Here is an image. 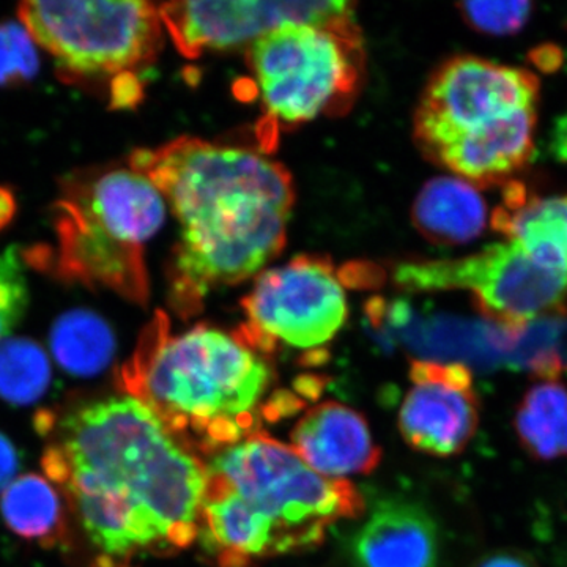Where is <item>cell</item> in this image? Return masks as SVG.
I'll use <instances>...</instances> for the list:
<instances>
[{"instance_id":"cell-3","label":"cell","mask_w":567,"mask_h":567,"mask_svg":"<svg viewBox=\"0 0 567 567\" xmlns=\"http://www.w3.org/2000/svg\"><path fill=\"white\" fill-rule=\"evenodd\" d=\"M361 511L349 481L319 475L292 447L251 434L207 466L197 537L219 566L249 567L319 546L331 525Z\"/></svg>"},{"instance_id":"cell-19","label":"cell","mask_w":567,"mask_h":567,"mask_svg":"<svg viewBox=\"0 0 567 567\" xmlns=\"http://www.w3.org/2000/svg\"><path fill=\"white\" fill-rule=\"evenodd\" d=\"M50 341L58 364L81 379L102 374L114 360V331L102 316L89 309H73L59 317Z\"/></svg>"},{"instance_id":"cell-13","label":"cell","mask_w":567,"mask_h":567,"mask_svg":"<svg viewBox=\"0 0 567 567\" xmlns=\"http://www.w3.org/2000/svg\"><path fill=\"white\" fill-rule=\"evenodd\" d=\"M290 440L295 453L330 480L371 473L382 457L364 417L333 401L312 406Z\"/></svg>"},{"instance_id":"cell-1","label":"cell","mask_w":567,"mask_h":567,"mask_svg":"<svg viewBox=\"0 0 567 567\" xmlns=\"http://www.w3.org/2000/svg\"><path fill=\"white\" fill-rule=\"evenodd\" d=\"M41 464L100 567H133L199 536L207 466L136 395L66 413Z\"/></svg>"},{"instance_id":"cell-24","label":"cell","mask_w":567,"mask_h":567,"mask_svg":"<svg viewBox=\"0 0 567 567\" xmlns=\"http://www.w3.org/2000/svg\"><path fill=\"white\" fill-rule=\"evenodd\" d=\"M473 567H539L535 558L518 548H499L481 558Z\"/></svg>"},{"instance_id":"cell-10","label":"cell","mask_w":567,"mask_h":567,"mask_svg":"<svg viewBox=\"0 0 567 567\" xmlns=\"http://www.w3.org/2000/svg\"><path fill=\"white\" fill-rule=\"evenodd\" d=\"M244 311L246 324L238 333L257 352L278 346L317 349L341 331L349 316L344 278L324 257L298 256L257 275Z\"/></svg>"},{"instance_id":"cell-23","label":"cell","mask_w":567,"mask_h":567,"mask_svg":"<svg viewBox=\"0 0 567 567\" xmlns=\"http://www.w3.org/2000/svg\"><path fill=\"white\" fill-rule=\"evenodd\" d=\"M529 2H465L458 6L465 21L486 35L506 37L520 31L532 14Z\"/></svg>"},{"instance_id":"cell-27","label":"cell","mask_w":567,"mask_h":567,"mask_svg":"<svg viewBox=\"0 0 567 567\" xmlns=\"http://www.w3.org/2000/svg\"><path fill=\"white\" fill-rule=\"evenodd\" d=\"M14 213H17V199L13 192L0 186V233L13 221Z\"/></svg>"},{"instance_id":"cell-21","label":"cell","mask_w":567,"mask_h":567,"mask_svg":"<svg viewBox=\"0 0 567 567\" xmlns=\"http://www.w3.org/2000/svg\"><path fill=\"white\" fill-rule=\"evenodd\" d=\"M29 306L25 260L17 246L0 252V342L9 339Z\"/></svg>"},{"instance_id":"cell-11","label":"cell","mask_w":567,"mask_h":567,"mask_svg":"<svg viewBox=\"0 0 567 567\" xmlns=\"http://www.w3.org/2000/svg\"><path fill=\"white\" fill-rule=\"evenodd\" d=\"M164 29L186 58L207 51L252 44L293 22L353 20L350 2H282V0H197L158 7Z\"/></svg>"},{"instance_id":"cell-12","label":"cell","mask_w":567,"mask_h":567,"mask_svg":"<svg viewBox=\"0 0 567 567\" xmlns=\"http://www.w3.org/2000/svg\"><path fill=\"white\" fill-rule=\"evenodd\" d=\"M399 429L406 443L436 457L461 454L480 425V398L472 371L461 363L415 361Z\"/></svg>"},{"instance_id":"cell-22","label":"cell","mask_w":567,"mask_h":567,"mask_svg":"<svg viewBox=\"0 0 567 567\" xmlns=\"http://www.w3.org/2000/svg\"><path fill=\"white\" fill-rule=\"evenodd\" d=\"M40 62L37 44L18 22L0 24V87L25 84L35 76Z\"/></svg>"},{"instance_id":"cell-2","label":"cell","mask_w":567,"mask_h":567,"mask_svg":"<svg viewBox=\"0 0 567 567\" xmlns=\"http://www.w3.org/2000/svg\"><path fill=\"white\" fill-rule=\"evenodd\" d=\"M128 166L159 189L181 226L169 300L182 316L207 295L262 274L286 245L295 188L265 153L178 137L132 153Z\"/></svg>"},{"instance_id":"cell-4","label":"cell","mask_w":567,"mask_h":567,"mask_svg":"<svg viewBox=\"0 0 567 567\" xmlns=\"http://www.w3.org/2000/svg\"><path fill=\"white\" fill-rule=\"evenodd\" d=\"M126 385L186 445L218 451L252 434L271 385L270 365L240 333L196 324L169 333L166 317L145 331Z\"/></svg>"},{"instance_id":"cell-7","label":"cell","mask_w":567,"mask_h":567,"mask_svg":"<svg viewBox=\"0 0 567 567\" xmlns=\"http://www.w3.org/2000/svg\"><path fill=\"white\" fill-rule=\"evenodd\" d=\"M364 51L353 20L293 22L248 47L254 91L267 121L297 126L341 111L363 74Z\"/></svg>"},{"instance_id":"cell-16","label":"cell","mask_w":567,"mask_h":567,"mask_svg":"<svg viewBox=\"0 0 567 567\" xmlns=\"http://www.w3.org/2000/svg\"><path fill=\"white\" fill-rule=\"evenodd\" d=\"M413 221L435 244H468L486 229V200L464 178L436 177L417 194Z\"/></svg>"},{"instance_id":"cell-6","label":"cell","mask_w":567,"mask_h":567,"mask_svg":"<svg viewBox=\"0 0 567 567\" xmlns=\"http://www.w3.org/2000/svg\"><path fill=\"white\" fill-rule=\"evenodd\" d=\"M539 81L527 70L457 55L429 81L415 115L421 151L473 185H496L535 148Z\"/></svg>"},{"instance_id":"cell-15","label":"cell","mask_w":567,"mask_h":567,"mask_svg":"<svg viewBox=\"0 0 567 567\" xmlns=\"http://www.w3.org/2000/svg\"><path fill=\"white\" fill-rule=\"evenodd\" d=\"M492 226L537 264L567 274V194L537 197L509 183Z\"/></svg>"},{"instance_id":"cell-14","label":"cell","mask_w":567,"mask_h":567,"mask_svg":"<svg viewBox=\"0 0 567 567\" xmlns=\"http://www.w3.org/2000/svg\"><path fill=\"white\" fill-rule=\"evenodd\" d=\"M350 554L354 567H436L439 527L416 503L382 499L354 533Z\"/></svg>"},{"instance_id":"cell-9","label":"cell","mask_w":567,"mask_h":567,"mask_svg":"<svg viewBox=\"0 0 567 567\" xmlns=\"http://www.w3.org/2000/svg\"><path fill=\"white\" fill-rule=\"evenodd\" d=\"M393 276L410 292L468 290L481 315L513 336L567 309V274L543 267L511 241L462 259L404 262Z\"/></svg>"},{"instance_id":"cell-20","label":"cell","mask_w":567,"mask_h":567,"mask_svg":"<svg viewBox=\"0 0 567 567\" xmlns=\"http://www.w3.org/2000/svg\"><path fill=\"white\" fill-rule=\"evenodd\" d=\"M51 385V361L43 347L28 338L0 342V399L11 405L40 401Z\"/></svg>"},{"instance_id":"cell-18","label":"cell","mask_w":567,"mask_h":567,"mask_svg":"<svg viewBox=\"0 0 567 567\" xmlns=\"http://www.w3.org/2000/svg\"><path fill=\"white\" fill-rule=\"evenodd\" d=\"M518 445L537 462L567 457V386L539 379L522 395L514 413Z\"/></svg>"},{"instance_id":"cell-8","label":"cell","mask_w":567,"mask_h":567,"mask_svg":"<svg viewBox=\"0 0 567 567\" xmlns=\"http://www.w3.org/2000/svg\"><path fill=\"white\" fill-rule=\"evenodd\" d=\"M18 18L37 47L50 52L62 80L111 87L141 78L163 39L158 7L148 2L29 0Z\"/></svg>"},{"instance_id":"cell-25","label":"cell","mask_w":567,"mask_h":567,"mask_svg":"<svg viewBox=\"0 0 567 567\" xmlns=\"http://www.w3.org/2000/svg\"><path fill=\"white\" fill-rule=\"evenodd\" d=\"M20 472V454L9 436L0 432V492L17 480Z\"/></svg>"},{"instance_id":"cell-17","label":"cell","mask_w":567,"mask_h":567,"mask_svg":"<svg viewBox=\"0 0 567 567\" xmlns=\"http://www.w3.org/2000/svg\"><path fill=\"white\" fill-rule=\"evenodd\" d=\"M66 509L58 486L35 473L18 476L0 496V514L10 532L43 547L63 543Z\"/></svg>"},{"instance_id":"cell-5","label":"cell","mask_w":567,"mask_h":567,"mask_svg":"<svg viewBox=\"0 0 567 567\" xmlns=\"http://www.w3.org/2000/svg\"><path fill=\"white\" fill-rule=\"evenodd\" d=\"M163 194L126 166H96L63 177L52 205L55 244L22 252L63 282L111 290L133 303L148 300L144 246L166 221Z\"/></svg>"},{"instance_id":"cell-26","label":"cell","mask_w":567,"mask_h":567,"mask_svg":"<svg viewBox=\"0 0 567 567\" xmlns=\"http://www.w3.org/2000/svg\"><path fill=\"white\" fill-rule=\"evenodd\" d=\"M550 152L559 162L567 163V112L558 118L551 130Z\"/></svg>"}]
</instances>
